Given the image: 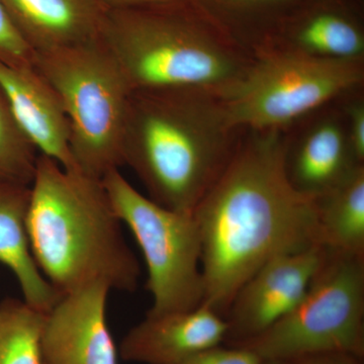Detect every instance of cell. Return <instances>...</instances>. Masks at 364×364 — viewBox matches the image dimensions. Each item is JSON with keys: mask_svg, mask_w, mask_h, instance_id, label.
<instances>
[{"mask_svg": "<svg viewBox=\"0 0 364 364\" xmlns=\"http://www.w3.org/2000/svg\"><path fill=\"white\" fill-rule=\"evenodd\" d=\"M193 215L202 242V305L224 318L237 291L268 260L321 245L316 200L287 178L282 130H243Z\"/></svg>", "mask_w": 364, "mask_h": 364, "instance_id": "cell-1", "label": "cell"}, {"mask_svg": "<svg viewBox=\"0 0 364 364\" xmlns=\"http://www.w3.org/2000/svg\"><path fill=\"white\" fill-rule=\"evenodd\" d=\"M242 132L220 95L193 88L131 91L122 161L162 207L193 213L238 147Z\"/></svg>", "mask_w": 364, "mask_h": 364, "instance_id": "cell-2", "label": "cell"}, {"mask_svg": "<svg viewBox=\"0 0 364 364\" xmlns=\"http://www.w3.org/2000/svg\"><path fill=\"white\" fill-rule=\"evenodd\" d=\"M102 179L40 154L26 229L33 259L61 294L93 282L134 293L140 264Z\"/></svg>", "mask_w": 364, "mask_h": 364, "instance_id": "cell-3", "label": "cell"}, {"mask_svg": "<svg viewBox=\"0 0 364 364\" xmlns=\"http://www.w3.org/2000/svg\"><path fill=\"white\" fill-rule=\"evenodd\" d=\"M100 40L131 91L193 88L223 97L253 60L193 0L107 9Z\"/></svg>", "mask_w": 364, "mask_h": 364, "instance_id": "cell-4", "label": "cell"}, {"mask_svg": "<svg viewBox=\"0 0 364 364\" xmlns=\"http://www.w3.org/2000/svg\"><path fill=\"white\" fill-rule=\"evenodd\" d=\"M35 67L61 100L78 168L102 179L122 161L131 90L102 41L38 53Z\"/></svg>", "mask_w": 364, "mask_h": 364, "instance_id": "cell-5", "label": "cell"}, {"mask_svg": "<svg viewBox=\"0 0 364 364\" xmlns=\"http://www.w3.org/2000/svg\"><path fill=\"white\" fill-rule=\"evenodd\" d=\"M361 87L364 59H320L269 45L254 53L245 76L221 98L236 128L284 131Z\"/></svg>", "mask_w": 364, "mask_h": 364, "instance_id": "cell-6", "label": "cell"}, {"mask_svg": "<svg viewBox=\"0 0 364 364\" xmlns=\"http://www.w3.org/2000/svg\"><path fill=\"white\" fill-rule=\"evenodd\" d=\"M237 346L262 360L313 354L364 355V256L327 250L303 298L258 336Z\"/></svg>", "mask_w": 364, "mask_h": 364, "instance_id": "cell-7", "label": "cell"}, {"mask_svg": "<svg viewBox=\"0 0 364 364\" xmlns=\"http://www.w3.org/2000/svg\"><path fill=\"white\" fill-rule=\"evenodd\" d=\"M102 181L117 217L142 251L153 301L147 316L188 312L202 305V242L193 213L153 202L119 168L107 172Z\"/></svg>", "mask_w": 364, "mask_h": 364, "instance_id": "cell-8", "label": "cell"}, {"mask_svg": "<svg viewBox=\"0 0 364 364\" xmlns=\"http://www.w3.org/2000/svg\"><path fill=\"white\" fill-rule=\"evenodd\" d=\"M343 97L284 130L287 178L296 191L314 200L331 191L364 165L355 157L349 141Z\"/></svg>", "mask_w": 364, "mask_h": 364, "instance_id": "cell-9", "label": "cell"}, {"mask_svg": "<svg viewBox=\"0 0 364 364\" xmlns=\"http://www.w3.org/2000/svg\"><path fill=\"white\" fill-rule=\"evenodd\" d=\"M321 245L275 256L251 275L235 294L225 318L226 340L237 346L258 336L291 312L322 265Z\"/></svg>", "mask_w": 364, "mask_h": 364, "instance_id": "cell-10", "label": "cell"}, {"mask_svg": "<svg viewBox=\"0 0 364 364\" xmlns=\"http://www.w3.org/2000/svg\"><path fill=\"white\" fill-rule=\"evenodd\" d=\"M112 289L93 282L63 294L46 313L42 350L46 364H119L107 320Z\"/></svg>", "mask_w": 364, "mask_h": 364, "instance_id": "cell-11", "label": "cell"}, {"mask_svg": "<svg viewBox=\"0 0 364 364\" xmlns=\"http://www.w3.org/2000/svg\"><path fill=\"white\" fill-rule=\"evenodd\" d=\"M228 323L222 315L200 305L188 312L146 316L124 335L119 355L144 364H177L226 341Z\"/></svg>", "mask_w": 364, "mask_h": 364, "instance_id": "cell-12", "label": "cell"}, {"mask_svg": "<svg viewBox=\"0 0 364 364\" xmlns=\"http://www.w3.org/2000/svg\"><path fill=\"white\" fill-rule=\"evenodd\" d=\"M0 87L16 122L40 154L65 169H79L71 150V130L61 100L35 66L0 62Z\"/></svg>", "mask_w": 364, "mask_h": 364, "instance_id": "cell-13", "label": "cell"}, {"mask_svg": "<svg viewBox=\"0 0 364 364\" xmlns=\"http://www.w3.org/2000/svg\"><path fill=\"white\" fill-rule=\"evenodd\" d=\"M269 45L320 59H364L360 0H305Z\"/></svg>", "mask_w": 364, "mask_h": 364, "instance_id": "cell-14", "label": "cell"}, {"mask_svg": "<svg viewBox=\"0 0 364 364\" xmlns=\"http://www.w3.org/2000/svg\"><path fill=\"white\" fill-rule=\"evenodd\" d=\"M0 1L35 54L98 39L107 13L100 0Z\"/></svg>", "mask_w": 364, "mask_h": 364, "instance_id": "cell-15", "label": "cell"}, {"mask_svg": "<svg viewBox=\"0 0 364 364\" xmlns=\"http://www.w3.org/2000/svg\"><path fill=\"white\" fill-rule=\"evenodd\" d=\"M31 186L0 184V262L18 280L23 301L48 313L63 294L46 279L33 259L26 229Z\"/></svg>", "mask_w": 364, "mask_h": 364, "instance_id": "cell-16", "label": "cell"}, {"mask_svg": "<svg viewBox=\"0 0 364 364\" xmlns=\"http://www.w3.org/2000/svg\"><path fill=\"white\" fill-rule=\"evenodd\" d=\"M251 54L272 44L305 0H193Z\"/></svg>", "mask_w": 364, "mask_h": 364, "instance_id": "cell-17", "label": "cell"}, {"mask_svg": "<svg viewBox=\"0 0 364 364\" xmlns=\"http://www.w3.org/2000/svg\"><path fill=\"white\" fill-rule=\"evenodd\" d=\"M316 203L321 245L333 252L364 256V165Z\"/></svg>", "mask_w": 364, "mask_h": 364, "instance_id": "cell-18", "label": "cell"}, {"mask_svg": "<svg viewBox=\"0 0 364 364\" xmlns=\"http://www.w3.org/2000/svg\"><path fill=\"white\" fill-rule=\"evenodd\" d=\"M46 313L23 299L0 303V364H46L42 332Z\"/></svg>", "mask_w": 364, "mask_h": 364, "instance_id": "cell-19", "label": "cell"}, {"mask_svg": "<svg viewBox=\"0 0 364 364\" xmlns=\"http://www.w3.org/2000/svg\"><path fill=\"white\" fill-rule=\"evenodd\" d=\"M39 155L0 87V184L32 186Z\"/></svg>", "mask_w": 364, "mask_h": 364, "instance_id": "cell-20", "label": "cell"}, {"mask_svg": "<svg viewBox=\"0 0 364 364\" xmlns=\"http://www.w3.org/2000/svg\"><path fill=\"white\" fill-rule=\"evenodd\" d=\"M35 57L0 1V62L11 66H35Z\"/></svg>", "mask_w": 364, "mask_h": 364, "instance_id": "cell-21", "label": "cell"}, {"mask_svg": "<svg viewBox=\"0 0 364 364\" xmlns=\"http://www.w3.org/2000/svg\"><path fill=\"white\" fill-rule=\"evenodd\" d=\"M349 141L355 157L364 164V91H352L342 98Z\"/></svg>", "mask_w": 364, "mask_h": 364, "instance_id": "cell-22", "label": "cell"}, {"mask_svg": "<svg viewBox=\"0 0 364 364\" xmlns=\"http://www.w3.org/2000/svg\"><path fill=\"white\" fill-rule=\"evenodd\" d=\"M262 359L243 346L212 347L177 364H262Z\"/></svg>", "mask_w": 364, "mask_h": 364, "instance_id": "cell-23", "label": "cell"}, {"mask_svg": "<svg viewBox=\"0 0 364 364\" xmlns=\"http://www.w3.org/2000/svg\"><path fill=\"white\" fill-rule=\"evenodd\" d=\"M361 358L345 352L313 354L293 360L294 364H363Z\"/></svg>", "mask_w": 364, "mask_h": 364, "instance_id": "cell-24", "label": "cell"}, {"mask_svg": "<svg viewBox=\"0 0 364 364\" xmlns=\"http://www.w3.org/2000/svg\"><path fill=\"white\" fill-rule=\"evenodd\" d=\"M107 9H124L132 7L171 4L181 0H100Z\"/></svg>", "mask_w": 364, "mask_h": 364, "instance_id": "cell-25", "label": "cell"}, {"mask_svg": "<svg viewBox=\"0 0 364 364\" xmlns=\"http://www.w3.org/2000/svg\"><path fill=\"white\" fill-rule=\"evenodd\" d=\"M262 364H294L291 360H277V359H273V360H263Z\"/></svg>", "mask_w": 364, "mask_h": 364, "instance_id": "cell-26", "label": "cell"}]
</instances>
